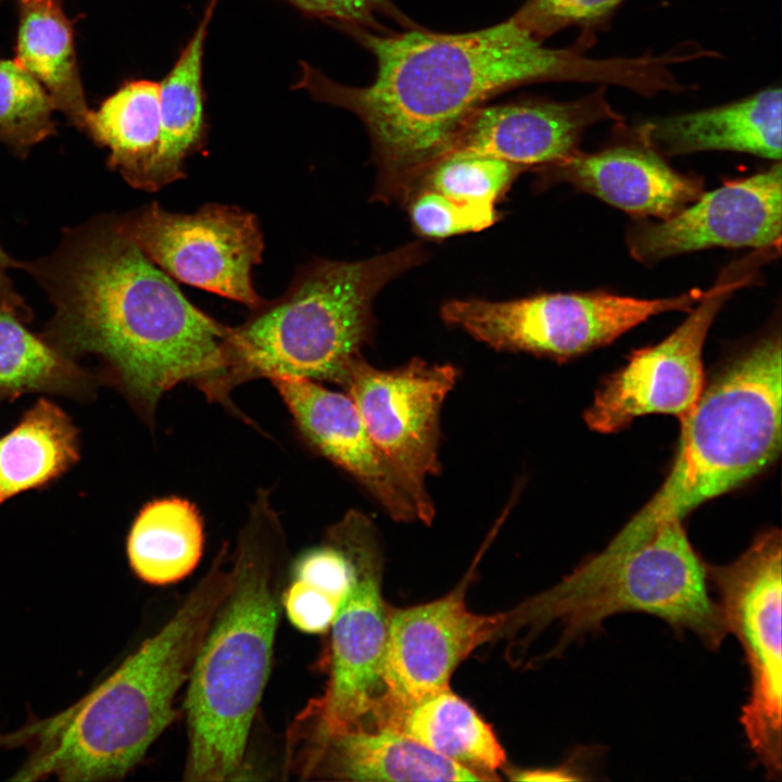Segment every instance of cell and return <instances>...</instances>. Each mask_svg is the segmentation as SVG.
I'll return each instance as SVG.
<instances>
[{
  "mask_svg": "<svg viewBox=\"0 0 782 782\" xmlns=\"http://www.w3.org/2000/svg\"><path fill=\"white\" fill-rule=\"evenodd\" d=\"M332 26L375 56V80L365 87L343 85L302 61L293 88L362 121L373 143L381 200H403L465 119L499 92L540 81L617 85L639 92L648 78L642 55L591 59L576 45L546 48L513 17L462 34L420 26L399 34Z\"/></svg>",
  "mask_w": 782,
  "mask_h": 782,
  "instance_id": "cell-1",
  "label": "cell"
},
{
  "mask_svg": "<svg viewBox=\"0 0 782 782\" xmlns=\"http://www.w3.org/2000/svg\"><path fill=\"white\" fill-rule=\"evenodd\" d=\"M54 307L39 335L64 355H94L148 420L182 382L223 401L229 327L194 306L119 228L98 215L62 229L58 248L24 261Z\"/></svg>",
  "mask_w": 782,
  "mask_h": 782,
  "instance_id": "cell-2",
  "label": "cell"
},
{
  "mask_svg": "<svg viewBox=\"0 0 782 782\" xmlns=\"http://www.w3.org/2000/svg\"><path fill=\"white\" fill-rule=\"evenodd\" d=\"M227 544L171 619L105 679L67 708L0 734V748H23L12 781H115L142 760L173 722L203 640L227 596Z\"/></svg>",
  "mask_w": 782,
  "mask_h": 782,
  "instance_id": "cell-3",
  "label": "cell"
},
{
  "mask_svg": "<svg viewBox=\"0 0 782 782\" xmlns=\"http://www.w3.org/2000/svg\"><path fill=\"white\" fill-rule=\"evenodd\" d=\"M230 558L232 582L193 663L186 695L184 779L234 780L266 686L287 568L286 538L261 491Z\"/></svg>",
  "mask_w": 782,
  "mask_h": 782,
  "instance_id": "cell-4",
  "label": "cell"
},
{
  "mask_svg": "<svg viewBox=\"0 0 782 782\" xmlns=\"http://www.w3.org/2000/svg\"><path fill=\"white\" fill-rule=\"evenodd\" d=\"M424 256L415 242L362 261L307 265L286 294L228 329L224 399L237 384L260 377L341 384L371 336L375 298Z\"/></svg>",
  "mask_w": 782,
  "mask_h": 782,
  "instance_id": "cell-5",
  "label": "cell"
},
{
  "mask_svg": "<svg viewBox=\"0 0 782 782\" xmlns=\"http://www.w3.org/2000/svg\"><path fill=\"white\" fill-rule=\"evenodd\" d=\"M780 332H770L726 364L681 420L666 480L608 543L626 548L660 525L681 520L702 503L743 484L781 450Z\"/></svg>",
  "mask_w": 782,
  "mask_h": 782,
  "instance_id": "cell-6",
  "label": "cell"
},
{
  "mask_svg": "<svg viewBox=\"0 0 782 782\" xmlns=\"http://www.w3.org/2000/svg\"><path fill=\"white\" fill-rule=\"evenodd\" d=\"M628 611L653 615L677 631H690L709 648L728 633L717 602L708 593L706 564L692 547L681 520L660 525L641 542L602 550L554 586L506 613L505 629L538 634L560 631L559 652L598 631L607 618Z\"/></svg>",
  "mask_w": 782,
  "mask_h": 782,
  "instance_id": "cell-7",
  "label": "cell"
},
{
  "mask_svg": "<svg viewBox=\"0 0 782 782\" xmlns=\"http://www.w3.org/2000/svg\"><path fill=\"white\" fill-rule=\"evenodd\" d=\"M636 299L605 291L544 293L510 301L456 299L441 316L489 346L568 360L609 344L654 315L691 311L704 295Z\"/></svg>",
  "mask_w": 782,
  "mask_h": 782,
  "instance_id": "cell-8",
  "label": "cell"
},
{
  "mask_svg": "<svg viewBox=\"0 0 782 782\" xmlns=\"http://www.w3.org/2000/svg\"><path fill=\"white\" fill-rule=\"evenodd\" d=\"M354 575L330 626L329 678L324 693L295 717L288 749L366 728L382 692L388 609L381 595L382 558L371 520L349 510Z\"/></svg>",
  "mask_w": 782,
  "mask_h": 782,
  "instance_id": "cell-9",
  "label": "cell"
},
{
  "mask_svg": "<svg viewBox=\"0 0 782 782\" xmlns=\"http://www.w3.org/2000/svg\"><path fill=\"white\" fill-rule=\"evenodd\" d=\"M781 557L778 529L758 535L728 565H706L728 633L743 646L751 676L741 724L769 779L782 770Z\"/></svg>",
  "mask_w": 782,
  "mask_h": 782,
  "instance_id": "cell-10",
  "label": "cell"
},
{
  "mask_svg": "<svg viewBox=\"0 0 782 782\" xmlns=\"http://www.w3.org/2000/svg\"><path fill=\"white\" fill-rule=\"evenodd\" d=\"M772 248L758 249L723 268L686 319L661 342L635 350L627 363L606 377L584 412L586 425L601 433L617 432L647 414L685 416L699 398L704 382L702 353L708 330L721 307L749 285Z\"/></svg>",
  "mask_w": 782,
  "mask_h": 782,
  "instance_id": "cell-11",
  "label": "cell"
},
{
  "mask_svg": "<svg viewBox=\"0 0 782 782\" xmlns=\"http://www.w3.org/2000/svg\"><path fill=\"white\" fill-rule=\"evenodd\" d=\"M457 377L458 370L451 364L413 358L387 370L374 367L360 354L340 384L425 525H430L436 514L427 479L441 470L440 412Z\"/></svg>",
  "mask_w": 782,
  "mask_h": 782,
  "instance_id": "cell-12",
  "label": "cell"
},
{
  "mask_svg": "<svg viewBox=\"0 0 782 782\" xmlns=\"http://www.w3.org/2000/svg\"><path fill=\"white\" fill-rule=\"evenodd\" d=\"M116 219L137 247L175 280L252 311L264 304L252 279L264 250L253 214L223 204H206L191 214L172 213L153 202Z\"/></svg>",
  "mask_w": 782,
  "mask_h": 782,
  "instance_id": "cell-13",
  "label": "cell"
},
{
  "mask_svg": "<svg viewBox=\"0 0 782 782\" xmlns=\"http://www.w3.org/2000/svg\"><path fill=\"white\" fill-rule=\"evenodd\" d=\"M506 613L469 610L464 586L428 603L388 609L382 692L375 726L450 688L456 667L478 646L501 634Z\"/></svg>",
  "mask_w": 782,
  "mask_h": 782,
  "instance_id": "cell-14",
  "label": "cell"
},
{
  "mask_svg": "<svg viewBox=\"0 0 782 782\" xmlns=\"http://www.w3.org/2000/svg\"><path fill=\"white\" fill-rule=\"evenodd\" d=\"M781 219L779 161L703 192L671 217L635 224L628 231L627 245L632 257L645 264L712 247L780 249Z\"/></svg>",
  "mask_w": 782,
  "mask_h": 782,
  "instance_id": "cell-15",
  "label": "cell"
},
{
  "mask_svg": "<svg viewBox=\"0 0 782 782\" xmlns=\"http://www.w3.org/2000/svg\"><path fill=\"white\" fill-rule=\"evenodd\" d=\"M621 119L607 100L605 85L570 101L529 99L482 105L465 119L433 162L483 156L525 171L537 169L578 151L591 126Z\"/></svg>",
  "mask_w": 782,
  "mask_h": 782,
  "instance_id": "cell-16",
  "label": "cell"
},
{
  "mask_svg": "<svg viewBox=\"0 0 782 782\" xmlns=\"http://www.w3.org/2000/svg\"><path fill=\"white\" fill-rule=\"evenodd\" d=\"M597 152L580 150L537 168L540 182H566L638 217H671L704 192L701 176L671 168L636 131Z\"/></svg>",
  "mask_w": 782,
  "mask_h": 782,
  "instance_id": "cell-17",
  "label": "cell"
},
{
  "mask_svg": "<svg viewBox=\"0 0 782 782\" xmlns=\"http://www.w3.org/2000/svg\"><path fill=\"white\" fill-rule=\"evenodd\" d=\"M270 380L312 447L357 480L392 519L403 522L417 519L409 496L346 393L308 379Z\"/></svg>",
  "mask_w": 782,
  "mask_h": 782,
  "instance_id": "cell-18",
  "label": "cell"
},
{
  "mask_svg": "<svg viewBox=\"0 0 782 782\" xmlns=\"http://www.w3.org/2000/svg\"><path fill=\"white\" fill-rule=\"evenodd\" d=\"M302 778L354 781H481L468 768L389 728L340 732L288 755Z\"/></svg>",
  "mask_w": 782,
  "mask_h": 782,
  "instance_id": "cell-19",
  "label": "cell"
},
{
  "mask_svg": "<svg viewBox=\"0 0 782 782\" xmlns=\"http://www.w3.org/2000/svg\"><path fill=\"white\" fill-rule=\"evenodd\" d=\"M781 88L694 112L655 117L639 135L663 156L720 150L781 160Z\"/></svg>",
  "mask_w": 782,
  "mask_h": 782,
  "instance_id": "cell-20",
  "label": "cell"
},
{
  "mask_svg": "<svg viewBox=\"0 0 782 782\" xmlns=\"http://www.w3.org/2000/svg\"><path fill=\"white\" fill-rule=\"evenodd\" d=\"M84 130L109 150L106 166L136 189L154 192L165 185L161 168L160 83L128 79L89 110Z\"/></svg>",
  "mask_w": 782,
  "mask_h": 782,
  "instance_id": "cell-21",
  "label": "cell"
},
{
  "mask_svg": "<svg viewBox=\"0 0 782 782\" xmlns=\"http://www.w3.org/2000/svg\"><path fill=\"white\" fill-rule=\"evenodd\" d=\"M15 61L48 91L55 110L78 130L89 111L77 63L74 33L62 0H17Z\"/></svg>",
  "mask_w": 782,
  "mask_h": 782,
  "instance_id": "cell-22",
  "label": "cell"
},
{
  "mask_svg": "<svg viewBox=\"0 0 782 782\" xmlns=\"http://www.w3.org/2000/svg\"><path fill=\"white\" fill-rule=\"evenodd\" d=\"M379 728L404 733L440 756L494 780L505 752L490 724L450 688L387 718Z\"/></svg>",
  "mask_w": 782,
  "mask_h": 782,
  "instance_id": "cell-23",
  "label": "cell"
},
{
  "mask_svg": "<svg viewBox=\"0 0 782 782\" xmlns=\"http://www.w3.org/2000/svg\"><path fill=\"white\" fill-rule=\"evenodd\" d=\"M203 521L181 497L148 503L134 520L126 552L131 571L153 585L176 583L198 566L203 552Z\"/></svg>",
  "mask_w": 782,
  "mask_h": 782,
  "instance_id": "cell-24",
  "label": "cell"
},
{
  "mask_svg": "<svg viewBox=\"0 0 782 782\" xmlns=\"http://www.w3.org/2000/svg\"><path fill=\"white\" fill-rule=\"evenodd\" d=\"M78 459L77 428L58 405L40 399L0 438V504L49 484Z\"/></svg>",
  "mask_w": 782,
  "mask_h": 782,
  "instance_id": "cell-25",
  "label": "cell"
},
{
  "mask_svg": "<svg viewBox=\"0 0 782 782\" xmlns=\"http://www.w3.org/2000/svg\"><path fill=\"white\" fill-rule=\"evenodd\" d=\"M217 0H211L175 64L160 81L162 117L161 168L164 185L185 175L186 160L200 151L207 135L203 55Z\"/></svg>",
  "mask_w": 782,
  "mask_h": 782,
  "instance_id": "cell-26",
  "label": "cell"
},
{
  "mask_svg": "<svg viewBox=\"0 0 782 782\" xmlns=\"http://www.w3.org/2000/svg\"><path fill=\"white\" fill-rule=\"evenodd\" d=\"M25 325L0 305V402L35 392L88 398L96 377Z\"/></svg>",
  "mask_w": 782,
  "mask_h": 782,
  "instance_id": "cell-27",
  "label": "cell"
},
{
  "mask_svg": "<svg viewBox=\"0 0 782 782\" xmlns=\"http://www.w3.org/2000/svg\"><path fill=\"white\" fill-rule=\"evenodd\" d=\"M54 103L45 87L15 60H0V143L21 159L50 136Z\"/></svg>",
  "mask_w": 782,
  "mask_h": 782,
  "instance_id": "cell-28",
  "label": "cell"
},
{
  "mask_svg": "<svg viewBox=\"0 0 782 782\" xmlns=\"http://www.w3.org/2000/svg\"><path fill=\"white\" fill-rule=\"evenodd\" d=\"M524 171L519 166L492 157L443 159L421 172L404 200L413 191L426 189L458 200L496 204Z\"/></svg>",
  "mask_w": 782,
  "mask_h": 782,
  "instance_id": "cell-29",
  "label": "cell"
},
{
  "mask_svg": "<svg viewBox=\"0 0 782 782\" xmlns=\"http://www.w3.org/2000/svg\"><path fill=\"white\" fill-rule=\"evenodd\" d=\"M625 0H526L512 16L539 40L568 27L581 30L577 47H590L595 31L608 25Z\"/></svg>",
  "mask_w": 782,
  "mask_h": 782,
  "instance_id": "cell-30",
  "label": "cell"
},
{
  "mask_svg": "<svg viewBox=\"0 0 782 782\" xmlns=\"http://www.w3.org/2000/svg\"><path fill=\"white\" fill-rule=\"evenodd\" d=\"M404 201L416 231L432 239L480 231L499 217L495 204L458 200L426 189L413 191Z\"/></svg>",
  "mask_w": 782,
  "mask_h": 782,
  "instance_id": "cell-31",
  "label": "cell"
},
{
  "mask_svg": "<svg viewBox=\"0 0 782 782\" xmlns=\"http://www.w3.org/2000/svg\"><path fill=\"white\" fill-rule=\"evenodd\" d=\"M303 15L326 21L330 25H355L378 33H389L376 14L394 18L403 26L417 27L390 0H283Z\"/></svg>",
  "mask_w": 782,
  "mask_h": 782,
  "instance_id": "cell-32",
  "label": "cell"
},
{
  "mask_svg": "<svg viewBox=\"0 0 782 782\" xmlns=\"http://www.w3.org/2000/svg\"><path fill=\"white\" fill-rule=\"evenodd\" d=\"M342 600L312 583L292 578L282 593L281 604L295 628L319 634L330 628Z\"/></svg>",
  "mask_w": 782,
  "mask_h": 782,
  "instance_id": "cell-33",
  "label": "cell"
},
{
  "mask_svg": "<svg viewBox=\"0 0 782 782\" xmlns=\"http://www.w3.org/2000/svg\"><path fill=\"white\" fill-rule=\"evenodd\" d=\"M23 266L24 261L9 255L0 244V305L14 312L24 321L29 323L34 318L33 310L14 289L8 275L10 268L23 269Z\"/></svg>",
  "mask_w": 782,
  "mask_h": 782,
  "instance_id": "cell-34",
  "label": "cell"
},
{
  "mask_svg": "<svg viewBox=\"0 0 782 782\" xmlns=\"http://www.w3.org/2000/svg\"><path fill=\"white\" fill-rule=\"evenodd\" d=\"M577 779L572 772L562 769L520 771L514 777V780L518 781H569Z\"/></svg>",
  "mask_w": 782,
  "mask_h": 782,
  "instance_id": "cell-35",
  "label": "cell"
},
{
  "mask_svg": "<svg viewBox=\"0 0 782 782\" xmlns=\"http://www.w3.org/2000/svg\"><path fill=\"white\" fill-rule=\"evenodd\" d=\"M670 54H671L672 58H673V61H674L673 64H676V62H677L676 56H674L671 52H670ZM673 64H672V65H673ZM674 77H676V76H674ZM677 86H678V81H677V78H676V85H674V88H673L671 91H674V90L677 89Z\"/></svg>",
  "mask_w": 782,
  "mask_h": 782,
  "instance_id": "cell-36",
  "label": "cell"
},
{
  "mask_svg": "<svg viewBox=\"0 0 782 782\" xmlns=\"http://www.w3.org/2000/svg\"><path fill=\"white\" fill-rule=\"evenodd\" d=\"M1 1H2V0H0V2H1Z\"/></svg>",
  "mask_w": 782,
  "mask_h": 782,
  "instance_id": "cell-37",
  "label": "cell"
}]
</instances>
